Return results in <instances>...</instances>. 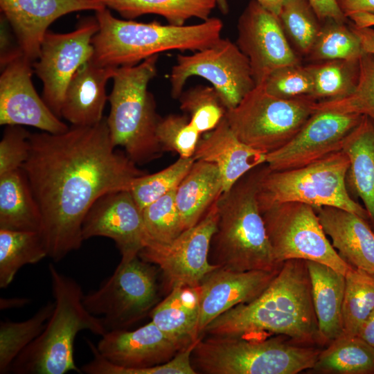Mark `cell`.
<instances>
[{"label": "cell", "instance_id": "obj_1", "mask_svg": "<svg viewBox=\"0 0 374 374\" xmlns=\"http://www.w3.org/2000/svg\"><path fill=\"white\" fill-rule=\"evenodd\" d=\"M22 166L42 214L40 233L48 257L59 262L84 241V219L102 195L130 190L145 172L116 150L107 118L63 133L31 134Z\"/></svg>", "mask_w": 374, "mask_h": 374}, {"label": "cell", "instance_id": "obj_2", "mask_svg": "<svg viewBox=\"0 0 374 374\" xmlns=\"http://www.w3.org/2000/svg\"><path fill=\"white\" fill-rule=\"evenodd\" d=\"M202 334L251 339L281 335L299 345L324 344L313 307L306 261H284L257 298L222 313Z\"/></svg>", "mask_w": 374, "mask_h": 374}, {"label": "cell", "instance_id": "obj_3", "mask_svg": "<svg viewBox=\"0 0 374 374\" xmlns=\"http://www.w3.org/2000/svg\"><path fill=\"white\" fill-rule=\"evenodd\" d=\"M95 13L99 29L92 38L90 60L103 66H133L168 51L195 52L219 40L223 28L217 17L197 24L175 26L121 19L107 8Z\"/></svg>", "mask_w": 374, "mask_h": 374}, {"label": "cell", "instance_id": "obj_4", "mask_svg": "<svg viewBox=\"0 0 374 374\" xmlns=\"http://www.w3.org/2000/svg\"><path fill=\"white\" fill-rule=\"evenodd\" d=\"M265 165L250 170L219 197L217 229L209 252L211 264L234 271L281 267L274 258L258 201Z\"/></svg>", "mask_w": 374, "mask_h": 374}, {"label": "cell", "instance_id": "obj_5", "mask_svg": "<svg viewBox=\"0 0 374 374\" xmlns=\"http://www.w3.org/2000/svg\"><path fill=\"white\" fill-rule=\"evenodd\" d=\"M54 309L41 334L13 361L16 374H64L79 372L74 360V341L81 330L103 336L102 319L90 313L83 303L81 285L48 265Z\"/></svg>", "mask_w": 374, "mask_h": 374}, {"label": "cell", "instance_id": "obj_6", "mask_svg": "<svg viewBox=\"0 0 374 374\" xmlns=\"http://www.w3.org/2000/svg\"><path fill=\"white\" fill-rule=\"evenodd\" d=\"M159 55L136 65L118 67L108 96L111 109L107 123L112 141L116 147H122L136 165L158 159L163 152L157 137L161 117L148 89L157 75Z\"/></svg>", "mask_w": 374, "mask_h": 374}, {"label": "cell", "instance_id": "obj_7", "mask_svg": "<svg viewBox=\"0 0 374 374\" xmlns=\"http://www.w3.org/2000/svg\"><path fill=\"white\" fill-rule=\"evenodd\" d=\"M320 351L278 338L210 335L198 339L191 362L207 374H296L311 370Z\"/></svg>", "mask_w": 374, "mask_h": 374}, {"label": "cell", "instance_id": "obj_8", "mask_svg": "<svg viewBox=\"0 0 374 374\" xmlns=\"http://www.w3.org/2000/svg\"><path fill=\"white\" fill-rule=\"evenodd\" d=\"M349 160L343 150L296 168L272 170L265 163L260 178V208L294 202L318 208L337 207L369 222L367 211L349 194L346 175Z\"/></svg>", "mask_w": 374, "mask_h": 374}, {"label": "cell", "instance_id": "obj_9", "mask_svg": "<svg viewBox=\"0 0 374 374\" xmlns=\"http://www.w3.org/2000/svg\"><path fill=\"white\" fill-rule=\"evenodd\" d=\"M95 346L93 359L80 369L87 374H183L181 349L150 321L134 330L107 331Z\"/></svg>", "mask_w": 374, "mask_h": 374}, {"label": "cell", "instance_id": "obj_10", "mask_svg": "<svg viewBox=\"0 0 374 374\" xmlns=\"http://www.w3.org/2000/svg\"><path fill=\"white\" fill-rule=\"evenodd\" d=\"M311 97L284 99L256 85L225 118L237 137L252 148L265 153L289 143L316 111Z\"/></svg>", "mask_w": 374, "mask_h": 374}, {"label": "cell", "instance_id": "obj_11", "mask_svg": "<svg viewBox=\"0 0 374 374\" xmlns=\"http://www.w3.org/2000/svg\"><path fill=\"white\" fill-rule=\"evenodd\" d=\"M157 274L155 267L139 256L121 260L98 290L84 295V305L90 313L102 319L107 332L125 330L157 305Z\"/></svg>", "mask_w": 374, "mask_h": 374}, {"label": "cell", "instance_id": "obj_12", "mask_svg": "<svg viewBox=\"0 0 374 374\" xmlns=\"http://www.w3.org/2000/svg\"><path fill=\"white\" fill-rule=\"evenodd\" d=\"M260 210L278 264L292 259L312 260L344 275L350 268L332 247L312 206L288 202Z\"/></svg>", "mask_w": 374, "mask_h": 374}, {"label": "cell", "instance_id": "obj_13", "mask_svg": "<svg viewBox=\"0 0 374 374\" xmlns=\"http://www.w3.org/2000/svg\"><path fill=\"white\" fill-rule=\"evenodd\" d=\"M193 76L208 81L227 110L235 107L256 87L249 60L227 38L221 37L190 55H177L169 75L173 98L178 99L188 79Z\"/></svg>", "mask_w": 374, "mask_h": 374}, {"label": "cell", "instance_id": "obj_14", "mask_svg": "<svg viewBox=\"0 0 374 374\" xmlns=\"http://www.w3.org/2000/svg\"><path fill=\"white\" fill-rule=\"evenodd\" d=\"M217 200L198 223L171 242L147 243L140 251L139 256L142 260L159 267L170 289L178 285L197 286L219 267L209 261L218 220Z\"/></svg>", "mask_w": 374, "mask_h": 374}, {"label": "cell", "instance_id": "obj_15", "mask_svg": "<svg viewBox=\"0 0 374 374\" xmlns=\"http://www.w3.org/2000/svg\"><path fill=\"white\" fill-rule=\"evenodd\" d=\"M98 29L96 17H87L71 32L48 30L42 41L39 57L33 63V71L43 84L42 98L60 118L67 86L78 69L91 58V41Z\"/></svg>", "mask_w": 374, "mask_h": 374}, {"label": "cell", "instance_id": "obj_16", "mask_svg": "<svg viewBox=\"0 0 374 374\" xmlns=\"http://www.w3.org/2000/svg\"><path fill=\"white\" fill-rule=\"evenodd\" d=\"M33 63L19 48L1 57L0 125H28L51 134L63 133L69 127L35 89Z\"/></svg>", "mask_w": 374, "mask_h": 374}, {"label": "cell", "instance_id": "obj_17", "mask_svg": "<svg viewBox=\"0 0 374 374\" xmlns=\"http://www.w3.org/2000/svg\"><path fill=\"white\" fill-rule=\"evenodd\" d=\"M236 44L249 60L256 86L274 70L299 64L301 57L289 42L278 17L251 0L237 24Z\"/></svg>", "mask_w": 374, "mask_h": 374}, {"label": "cell", "instance_id": "obj_18", "mask_svg": "<svg viewBox=\"0 0 374 374\" xmlns=\"http://www.w3.org/2000/svg\"><path fill=\"white\" fill-rule=\"evenodd\" d=\"M362 116L317 109L289 143L267 154L266 164L272 170L293 169L342 150L344 139Z\"/></svg>", "mask_w": 374, "mask_h": 374}, {"label": "cell", "instance_id": "obj_19", "mask_svg": "<svg viewBox=\"0 0 374 374\" xmlns=\"http://www.w3.org/2000/svg\"><path fill=\"white\" fill-rule=\"evenodd\" d=\"M82 233L84 240L97 236L114 240L124 261L139 256L145 244L142 211L130 190L99 197L85 215Z\"/></svg>", "mask_w": 374, "mask_h": 374}, {"label": "cell", "instance_id": "obj_20", "mask_svg": "<svg viewBox=\"0 0 374 374\" xmlns=\"http://www.w3.org/2000/svg\"><path fill=\"white\" fill-rule=\"evenodd\" d=\"M107 8L102 0H0L3 17L23 54L34 62L50 25L66 15Z\"/></svg>", "mask_w": 374, "mask_h": 374}, {"label": "cell", "instance_id": "obj_21", "mask_svg": "<svg viewBox=\"0 0 374 374\" xmlns=\"http://www.w3.org/2000/svg\"><path fill=\"white\" fill-rule=\"evenodd\" d=\"M279 269L234 271L218 267L209 273L199 285V337L206 326L218 316L238 304L257 298Z\"/></svg>", "mask_w": 374, "mask_h": 374}, {"label": "cell", "instance_id": "obj_22", "mask_svg": "<svg viewBox=\"0 0 374 374\" xmlns=\"http://www.w3.org/2000/svg\"><path fill=\"white\" fill-rule=\"evenodd\" d=\"M193 157L217 166L224 193L250 170L266 163L267 154L241 141L224 118L214 130L203 134Z\"/></svg>", "mask_w": 374, "mask_h": 374}, {"label": "cell", "instance_id": "obj_23", "mask_svg": "<svg viewBox=\"0 0 374 374\" xmlns=\"http://www.w3.org/2000/svg\"><path fill=\"white\" fill-rule=\"evenodd\" d=\"M314 209L339 256L350 266L374 273V230L370 222L337 207Z\"/></svg>", "mask_w": 374, "mask_h": 374}, {"label": "cell", "instance_id": "obj_24", "mask_svg": "<svg viewBox=\"0 0 374 374\" xmlns=\"http://www.w3.org/2000/svg\"><path fill=\"white\" fill-rule=\"evenodd\" d=\"M117 68L99 66L91 60L82 64L67 86L61 117L74 126H89L100 122L108 100L106 84Z\"/></svg>", "mask_w": 374, "mask_h": 374}, {"label": "cell", "instance_id": "obj_25", "mask_svg": "<svg viewBox=\"0 0 374 374\" xmlns=\"http://www.w3.org/2000/svg\"><path fill=\"white\" fill-rule=\"evenodd\" d=\"M342 150L349 160L348 191L354 199H361L374 230V121L362 115L344 139Z\"/></svg>", "mask_w": 374, "mask_h": 374}, {"label": "cell", "instance_id": "obj_26", "mask_svg": "<svg viewBox=\"0 0 374 374\" xmlns=\"http://www.w3.org/2000/svg\"><path fill=\"white\" fill-rule=\"evenodd\" d=\"M200 292L197 286H175L150 312L152 321L182 350L200 337Z\"/></svg>", "mask_w": 374, "mask_h": 374}, {"label": "cell", "instance_id": "obj_27", "mask_svg": "<svg viewBox=\"0 0 374 374\" xmlns=\"http://www.w3.org/2000/svg\"><path fill=\"white\" fill-rule=\"evenodd\" d=\"M305 261L319 333L323 344H329L343 333L345 275L325 264Z\"/></svg>", "mask_w": 374, "mask_h": 374}, {"label": "cell", "instance_id": "obj_28", "mask_svg": "<svg viewBox=\"0 0 374 374\" xmlns=\"http://www.w3.org/2000/svg\"><path fill=\"white\" fill-rule=\"evenodd\" d=\"M222 193V179L217 166L195 160L175 192L184 229L198 223Z\"/></svg>", "mask_w": 374, "mask_h": 374}, {"label": "cell", "instance_id": "obj_29", "mask_svg": "<svg viewBox=\"0 0 374 374\" xmlns=\"http://www.w3.org/2000/svg\"><path fill=\"white\" fill-rule=\"evenodd\" d=\"M42 225L40 209L24 170L0 176V229L40 233Z\"/></svg>", "mask_w": 374, "mask_h": 374}, {"label": "cell", "instance_id": "obj_30", "mask_svg": "<svg viewBox=\"0 0 374 374\" xmlns=\"http://www.w3.org/2000/svg\"><path fill=\"white\" fill-rule=\"evenodd\" d=\"M109 10H114L125 19H134L145 15H157L168 24L183 26L191 18L205 21L217 6L215 0H102Z\"/></svg>", "mask_w": 374, "mask_h": 374}, {"label": "cell", "instance_id": "obj_31", "mask_svg": "<svg viewBox=\"0 0 374 374\" xmlns=\"http://www.w3.org/2000/svg\"><path fill=\"white\" fill-rule=\"evenodd\" d=\"M312 371L330 374H374V348L357 335L342 334L321 350Z\"/></svg>", "mask_w": 374, "mask_h": 374}, {"label": "cell", "instance_id": "obj_32", "mask_svg": "<svg viewBox=\"0 0 374 374\" xmlns=\"http://www.w3.org/2000/svg\"><path fill=\"white\" fill-rule=\"evenodd\" d=\"M48 256L39 232L0 229V287L12 282L18 271Z\"/></svg>", "mask_w": 374, "mask_h": 374}, {"label": "cell", "instance_id": "obj_33", "mask_svg": "<svg viewBox=\"0 0 374 374\" xmlns=\"http://www.w3.org/2000/svg\"><path fill=\"white\" fill-rule=\"evenodd\" d=\"M314 89L312 98L317 101L338 99L351 93L359 75V60H333L307 64Z\"/></svg>", "mask_w": 374, "mask_h": 374}, {"label": "cell", "instance_id": "obj_34", "mask_svg": "<svg viewBox=\"0 0 374 374\" xmlns=\"http://www.w3.org/2000/svg\"><path fill=\"white\" fill-rule=\"evenodd\" d=\"M53 309L54 302L48 301L28 319L18 322L1 321V374L9 373L18 355L41 334Z\"/></svg>", "mask_w": 374, "mask_h": 374}, {"label": "cell", "instance_id": "obj_35", "mask_svg": "<svg viewBox=\"0 0 374 374\" xmlns=\"http://www.w3.org/2000/svg\"><path fill=\"white\" fill-rule=\"evenodd\" d=\"M345 278L342 334L355 336L374 309V273L350 266Z\"/></svg>", "mask_w": 374, "mask_h": 374}, {"label": "cell", "instance_id": "obj_36", "mask_svg": "<svg viewBox=\"0 0 374 374\" xmlns=\"http://www.w3.org/2000/svg\"><path fill=\"white\" fill-rule=\"evenodd\" d=\"M364 53L361 42L348 21L327 19L322 21L317 39L305 58L312 62L359 60Z\"/></svg>", "mask_w": 374, "mask_h": 374}, {"label": "cell", "instance_id": "obj_37", "mask_svg": "<svg viewBox=\"0 0 374 374\" xmlns=\"http://www.w3.org/2000/svg\"><path fill=\"white\" fill-rule=\"evenodd\" d=\"M278 17L295 52L306 57L322 25L308 0H286Z\"/></svg>", "mask_w": 374, "mask_h": 374}, {"label": "cell", "instance_id": "obj_38", "mask_svg": "<svg viewBox=\"0 0 374 374\" xmlns=\"http://www.w3.org/2000/svg\"><path fill=\"white\" fill-rule=\"evenodd\" d=\"M179 107L189 116L191 125L200 133L214 130L225 118L226 108L217 91L211 85L198 84L183 91Z\"/></svg>", "mask_w": 374, "mask_h": 374}, {"label": "cell", "instance_id": "obj_39", "mask_svg": "<svg viewBox=\"0 0 374 374\" xmlns=\"http://www.w3.org/2000/svg\"><path fill=\"white\" fill-rule=\"evenodd\" d=\"M173 189L142 210L145 244L171 242L184 231Z\"/></svg>", "mask_w": 374, "mask_h": 374}, {"label": "cell", "instance_id": "obj_40", "mask_svg": "<svg viewBox=\"0 0 374 374\" xmlns=\"http://www.w3.org/2000/svg\"><path fill=\"white\" fill-rule=\"evenodd\" d=\"M317 109L365 115L374 121V56L364 52L360 57L358 82L351 93L338 99L317 101Z\"/></svg>", "mask_w": 374, "mask_h": 374}, {"label": "cell", "instance_id": "obj_41", "mask_svg": "<svg viewBox=\"0 0 374 374\" xmlns=\"http://www.w3.org/2000/svg\"><path fill=\"white\" fill-rule=\"evenodd\" d=\"M195 161L194 157H179L175 162L157 172L136 178L130 191L140 209L142 211L148 205L177 188Z\"/></svg>", "mask_w": 374, "mask_h": 374}, {"label": "cell", "instance_id": "obj_42", "mask_svg": "<svg viewBox=\"0 0 374 374\" xmlns=\"http://www.w3.org/2000/svg\"><path fill=\"white\" fill-rule=\"evenodd\" d=\"M201 136L186 114H171L161 118L157 127L162 150L175 152L179 157H193Z\"/></svg>", "mask_w": 374, "mask_h": 374}, {"label": "cell", "instance_id": "obj_43", "mask_svg": "<svg viewBox=\"0 0 374 374\" xmlns=\"http://www.w3.org/2000/svg\"><path fill=\"white\" fill-rule=\"evenodd\" d=\"M262 84L268 93L284 99L311 97L314 89L312 73L302 64L274 70Z\"/></svg>", "mask_w": 374, "mask_h": 374}, {"label": "cell", "instance_id": "obj_44", "mask_svg": "<svg viewBox=\"0 0 374 374\" xmlns=\"http://www.w3.org/2000/svg\"><path fill=\"white\" fill-rule=\"evenodd\" d=\"M30 133L21 125H7L0 141V176L19 170L28 159Z\"/></svg>", "mask_w": 374, "mask_h": 374}, {"label": "cell", "instance_id": "obj_45", "mask_svg": "<svg viewBox=\"0 0 374 374\" xmlns=\"http://www.w3.org/2000/svg\"><path fill=\"white\" fill-rule=\"evenodd\" d=\"M319 19L323 21L332 19L339 22H347L348 18L340 9L337 0H308Z\"/></svg>", "mask_w": 374, "mask_h": 374}, {"label": "cell", "instance_id": "obj_46", "mask_svg": "<svg viewBox=\"0 0 374 374\" xmlns=\"http://www.w3.org/2000/svg\"><path fill=\"white\" fill-rule=\"evenodd\" d=\"M337 2L346 17L357 11L374 13V0H337Z\"/></svg>", "mask_w": 374, "mask_h": 374}, {"label": "cell", "instance_id": "obj_47", "mask_svg": "<svg viewBox=\"0 0 374 374\" xmlns=\"http://www.w3.org/2000/svg\"><path fill=\"white\" fill-rule=\"evenodd\" d=\"M348 24L350 29L358 37L364 51L374 56V28H359L348 19Z\"/></svg>", "mask_w": 374, "mask_h": 374}, {"label": "cell", "instance_id": "obj_48", "mask_svg": "<svg viewBox=\"0 0 374 374\" xmlns=\"http://www.w3.org/2000/svg\"><path fill=\"white\" fill-rule=\"evenodd\" d=\"M357 336L374 348V309L361 325Z\"/></svg>", "mask_w": 374, "mask_h": 374}, {"label": "cell", "instance_id": "obj_49", "mask_svg": "<svg viewBox=\"0 0 374 374\" xmlns=\"http://www.w3.org/2000/svg\"><path fill=\"white\" fill-rule=\"evenodd\" d=\"M347 18L359 28L374 27V13L367 11H357L350 13Z\"/></svg>", "mask_w": 374, "mask_h": 374}, {"label": "cell", "instance_id": "obj_50", "mask_svg": "<svg viewBox=\"0 0 374 374\" xmlns=\"http://www.w3.org/2000/svg\"><path fill=\"white\" fill-rule=\"evenodd\" d=\"M30 302V299L25 297L1 298L0 309L5 310L11 308H21Z\"/></svg>", "mask_w": 374, "mask_h": 374}, {"label": "cell", "instance_id": "obj_51", "mask_svg": "<svg viewBox=\"0 0 374 374\" xmlns=\"http://www.w3.org/2000/svg\"><path fill=\"white\" fill-rule=\"evenodd\" d=\"M266 10L276 15H278L283 4L286 0H256Z\"/></svg>", "mask_w": 374, "mask_h": 374}, {"label": "cell", "instance_id": "obj_52", "mask_svg": "<svg viewBox=\"0 0 374 374\" xmlns=\"http://www.w3.org/2000/svg\"><path fill=\"white\" fill-rule=\"evenodd\" d=\"M217 7L223 15H227L229 11L228 0H215Z\"/></svg>", "mask_w": 374, "mask_h": 374}]
</instances>
